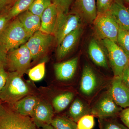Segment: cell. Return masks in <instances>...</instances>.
Listing matches in <instances>:
<instances>
[{"instance_id":"obj_28","label":"cell","mask_w":129,"mask_h":129,"mask_svg":"<svg viewBox=\"0 0 129 129\" xmlns=\"http://www.w3.org/2000/svg\"><path fill=\"white\" fill-rule=\"evenodd\" d=\"M117 44L129 57V29L119 28Z\"/></svg>"},{"instance_id":"obj_34","label":"cell","mask_w":129,"mask_h":129,"mask_svg":"<svg viewBox=\"0 0 129 129\" xmlns=\"http://www.w3.org/2000/svg\"><path fill=\"white\" fill-rule=\"evenodd\" d=\"M8 73L5 70V67H0V92L4 88L6 83Z\"/></svg>"},{"instance_id":"obj_20","label":"cell","mask_w":129,"mask_h":129,"mask_svg":"<svg viewBox=\"0 0 129 129\" xmlns=\"http://www.w3.org/2000/svg\"><path fill=\"white\" fill-rule=\"evenodd\" d=\"M37 98L27 96L11 106L18 113L24 116L31 117L36 105L39 101Z\"/></svg>"},{"instance_id":"obj_1","label":"cell","mask_w":129,"mask_h":129,"mask_svg":"<svg viewBox=\"0 0 129 129\" xmlns=\"http://www.w3.org/2000/svg\"><path fill=\"white\" fill-rule=\"evenodd\" d=\"M16 72L8 73L6 83L0 92V100L11 106L29 93L30 89Z\"/></svg>"},{"instance_id":"obj_32","label":"cell","mask_w":129,"mask_h":129,"mask_svg":"<svg viewBox=\"0 0 129 129\" xmlns=\"http://www.w3.org/2000/svg\"><path fill=\"white\" fill-rule=\"evenodd\" d=\"M3 11H4L2 12L0 14V35L5 30L9 22L12 20L8 16L7 10L5 9Z\"/></svg>"},{"instance_id":"obj_37","label":"cell","mask_w":129,"mask_h":129,"mask_svg":"<svg viewBox=\"0 0 129 129\" xmlns=\"http://www.w3.org/2000/svg\"><path fill=\"white\" fill-rule=\"evenodd\" d=\"M16 0H0V12L6 9V8L12 2Z\"/></svg>"},{"instance_id":"obj_15","label":"cell","mask_w":129,"mask_h":129,"mask_svg":"<svg viewBox=\"0 0 129 129\" xmlns=\"http://www.w3.org/2000/svg\"><path fill=\"white\" fill-rule=\"evenodd\" d=\"M78 61V57H76L54 64V71L57 79L60 81H67L71 79L76 73Z\"/></svg>"},{"instance_id":"obj_27","label":"cell","mask_w":129,"mask_h":129,"mask_svg":"<svg viewBox=\"0 0 129 129\" xmlns=\"http://www.w3.org/2000/svg\"><path fill=\"white\" fill-rule=\"evenodd\" d=\"M45 62L40 63L29 70V77L33 81L41 80L45 76Z\"/></svg>"},{"instance_id":"obj_30","label":"cell","mask_w":129,"mask_h":129,"mask_svg":"<svg viewBox=\"0 0 129 129\" xmlns=\"http://www.w3.org/2000/svg\"><path fill=\"white\" fill-rule=\"evenodd\" d=\"M55 5L58 12L68 13L73 0H51Z\"/></svg>"},{"instance_id":"obj_26","label":"cell","mask_w":129,"mask_h":129,"mask_svg":"<svg viewBox=\"0 0 129 129\" xmlns=\"http://www.w3.org/2000/svg\"><path fill=\"white\" fill-rule=\"evenodd\" d=\"M52 4L51 0H34L28 10L33 14L41 17L44 11Z\"/></svg>"},{"instance_id":"obj_11","label":"cell","mask_w":129,"mask_h":129,"mask_svg":"<svg viewBox=\"0 0 129 129\" xmlns=\"http://www.w3.org/2000/svg\"><path fill=\"white\" fill-rule=\"evenodd\" d=\"M108 91L118 106L122 109L129 107V89L121 78L114 76Z\"/></svg>"},{"instance_id":"obj_12","label":"cell","mask_w":129,"mask_h":129,"mask_svg":"<svg viewBox=\"0 0 129 129\" xmlns=\"http://www.w3.org/2000/svg\"><path fill=\"white\" fill-rule=\"evenodd\" d=\"M71 12L78 14L82 20L92 23L97 16L96 0H75Z\"/></svg>"},{"instance_id":"obj_36","label":"cell","mask_w":129,"mask_h":129,"mask_svg":"<svg viewBox=\"0 0 129 129\" xmlns=\"http://www.w3.org/2000/svg\"><path fill=\"white\" fill-rule=\"evenodd\" d=\"M121 78L129 89V63L124 70Z\"/></svg>"},{"instance_id":"obj_9","label":"cell","mask_w":129,"mask_h":129,"mask_svg":"<svg viewBox=\"0 0 129 129\" xmlns=\"http://www.w3.org/2000/svg\"><path fill=\"white\" fill-rule=\"evenodd\" d=\"M55 37L39 30L35 33L25 43L30 51L32 60L36 61L44 55L52 44Z\"/></svg>"},{"instance_id":"obj_6","label":"cell","mask_w":129,"mask_h":129,"mask_svg":"<svg viewBox=\"0 0 129 129\" xmlns=\"http://www.w3.org/2000/svg\"><path fill=\"white\" fill-rule=\"evenodd\" d=\"M32 60L30 51L25 44L8 52L7 67L9 72H16L22 76L28 71Z\"/></svg>"},{"instance_id":"obj_21","label":"cell","mask_w":129,"mask_h":129,"mask_svg":"<svg viewBox=\"0 0 129 129\" xmlns=\"http://www.w3.org/2000/svg\"><path fill=\"white\" fill-rule=\"evenodd\" d=\"M88 114H91V108L88 104L80 98L75 99L69 111L70 118L77 123L80 119Z\"/></svg>"},{"instance_id":"obj_17","label":"cell","mask_w":129,"mask_h":129,"mask_svg":"<svg viewBox=\"0 0 129 129\" xmlns=\"http://www.w3.org/2000/svg\"><path fill=\"white\" fill-rule=\"evenodd\" d=\"M17 17L30 37L40 30L41 25V18L39 16L33 14L28 10Z\"/></svg>"},{"instance_id":"obj_19","label":"cell","mask_w":129,"mask_h":129,"mask_svg":"<svg viewBox=\"0 0 129 129\" xmlns=\"http://www.w3.org/2000/svg\"><path fill=\"white\" fill-rule=\"evenodd\" d=\"M88 52L90 58L95 64L102 68H108V63L105 53L94 39H92L90 41L88 46Z\"/></svg>"},{"instance_id":"obj_7","label":"cell","mask_w":129,"mask_h":129,"mask_svg":"<svg viewBox=\"0 0 129 129\" xmlns=\"http://www.w3.org/2000/svg\"><path fill=\"white\" fill-rule=\"evenodd\" d=\"M102 42L107 50L114 76L121 78L129 63V57L116 42L107 39Z\"/></svg>"},{"instance_id":"obj_23","label":"cell","mask_w":129,"mask_h":129,"mask_svg":"<svg viewBox=\"0 0 129 129\" xmlns=\"http://www.w3.org/2000/svg\"><path fill=\"white\" fill-rule=\"evenodd\" d=\"M34 0H16L11 7L8 10L9 18L16 17L19 14L28 10Z\"/></svg>"},{"instance_id":"obj_22","label":"cell","mask_w":129,"mask_h":129,"mask_svg":"<svg viewBox=\"0 0 129 129\" xmlns=\"http://www.w3.org/2000/svg\"><path fill=\"white\" fill-rule=\"evenodd\" d=\"M74 94L71 91L64 92L58 95L53 99L52 105L56 112L64 110L73 101Z\"/></svg>"},{"instance_id":"obj_10","label":"cell","mask_w":129,"mask_h":129,"mask_svg":"<svg viewBox=\"0 0 129 129\" xmlns=\"http://www.w3.org/2000/svg\"><path fill=\"white\" fill-rule=\"evenodd\" d=\"M101 81L89 64L83 67L79 86L81 94L86 98L92 96L99 88Z\"/></svg>"},{"instance_id":"obj_18","label":"cell","mask_w":129,"mask_h":129,"mask_svg":"<svg viewBox=\"0 0 129 129\" xmlns=\"http://www.w3.org/2000/svg\"><path fill=\"white\" fill-rule=\"evenodd\" d=\"M119 28L129 29V8L114 2L109 10Z\"/></svg>"},{"instance_id":"obj_35","label":"cell","mask_w":129,"mask_h":129,"mask_svg":"<svg viewBox=\"0 0 129 129\" xmlns=\"http://www.w3.org/2000/svg\"><path fill=\"white\" fill-rule=\"evenodd\" d=\"M8 52L0 43V67L6 66Z\"/></svg>"},{"instance_id":"obj_24","label":"cell","mask_w":129,"mask_h":129,"mask_svg":"<svg viewBox=\"0 0 129 129\" xmlns=\"http://www.w3.org/2000/svg\"><path fill=\"white\" fill-rule=\"evenodd\" d=\"M51 125L54 129H78L77 123L64 116H58L53 118Z\"/></svg>"},{"instance_id":"obj_8","label":"cell","mask_w":129,"mask_h":129,"mask_svg":"<svg viewBox=\"0 0 129 129\" xmlns=\"http://www.w3.org/2000/svg\"><path fill=\"white\" fill-rule=\"evenodd\" d=\"M122 108L113 100L108 91L101 95L91 108V114L98 118H117Z\"/></svg>"},{"instance_id":"obj_38","label":"cell","mask_w":129,"mask_h":129,"mask_svg":"<svg viewBox=\"0 0 129 129\" xmlns=\"http://www.w3.org/2000/svg\"><path fill=\"white\" fill-rule=\"evenodd\" d=\"M114 2L123 6H125L124 4L129 5V0H114Z\"/></svg>"},{"instance_id":"obj_31","label":"cell","mask_w":129,"mask_h":129,"mask_svg":"<svg viewBox=\"0 0 129 129\" xmlns=\"http://www.w3.org/2000/svg\"><path fill=\"white\" fill-rule=\"evenodd\" d=\"M97 14L105 13L110 10L114 0H96Z\"/></svg>"},{"instance_id":"obj_29","label":"cell","mask_w":129,"mask_h":129,"mask_svg":"<svg viewBox=\"0 0 129 129\" xmlns=\"http://www.w3.org/2000/svg\"><path fill=\"white\" fill-rule=\"evenodd\" d=\"M78 129H92L95 125L94 116L88 114L82 117L77 122Z\"/></svg>"},{"instance_id":"obj_14","label":"cell","mask_w":129,"mask_h":129,"mask_svg":"<svg viewBox=\"0 0 129 129\" xmlns=\"http://www.w3.org/2000/svg\"><path fill=\"white\" fill-rule=\"evenodd\" d=\"M83 33V29L80 28L72 31L63 38L58 45L56 57L58 60L64 58L72 51L77 44Z\"/></svg>"},{"instance_id":"obj_39","label":"cell","mask_w":129,"mask_h":129,"mask_svg":"<svg viewBox=\"0 0 129 129\" xmlns=\"http://www.w3.org/2000/svg\"><path fill=\"white\" fill-rule=\"evenodd\" d=\"M41 128L42 129H54L51 124L44 125Z\"/></svg>"},{"instance_id":"obj_2","label":"cell","mask_w":129,"mask_h":129,"mask_svg":"<svg viewBox=\"0 0 129 129\" xmlns=\"http://www.w3.org/2000/svg\"><path fill=\"white\" fill-rule=\"evenodd\" d=\"M30 37L16 17L0 35V43L8 52L25 44Z\"/></svg>"},{"instance_id":"obj_4","label":"cell","mask_w":129,"mask_h":129,"mask_svg":"<svg viewBox=\"0 0 129 129\" xmlns=\"http://www.w3.org/2000/svg\"><path fill=\"white\" fill-rule=\"evenodd\" d=\"M95 36L98 39H108L117 43L119 27L109 11L97 14L92 23Z\"/></svg>"},{"instance_id":"obj_33","label":"cell","mask_w":129,"mask_h":129,"mask_svg":"<svg viewBox=\"0 0 129 129\" xmlns=\"http://www.w3.org/2000/svg\"><path fill=\"white\" fill-rule=\"evenodd\" d=\"M118 117L123 123L129 129V107L123 109L119 115Z\"/></svg>"},{"instance_id":"obj_3","label":"cell","mask_w":129,"mask_h":129,"mask_svg":"<svg viewBox=\"0 0 129 129\" xmlns=\"http://www.w3.org/2000/svg\"><path fill=\"white\" fill-rule=\"evenodd\" d=\"M0 129L42 128L36 125L30 117L21 115L11 106L0 104Z\"/></svg>"},{"instance_id":"obj_25","label":"cell","mask_w":129,"mask_h":129,"mask_svg":"<svg viewBox=\"0 0 129 129\" xmlns=\"http://www.w3.org/2000/svg\"><path fill=\"white\" fill-rule=\"evenodd\" d=\"M117 118H98L100 129H129L121 123Z\"/></svg>"},{"instance_id":"obj_5","label":"cell","mask_w":129,"mask_h":129,"mask_svg":"<svg viewBox=\"0 0 129 129\" xmlns=\"http://www.w3.org/2000/svg\"><path fill=\"white\" fill-rule=\"evenodd\" d=\"M82 19L73 13L58 12L57 18L52 35L57 46L66 36L73 30L81 27Z\"/></svg>"},{"instance_id":"obj_16","label":"cell","mask_w":129,"mask_h":129,"mask_svg":"<svg viewBox=\"0 0 129 129\" xmlns=\"http://www.w3.org/2000/svg\"><path fill=\"white\" fill-rule=\"evenodd\" d=\"M58 15L57 8L52 3L44 12L41 17V25L40 30L42 32L52 35Z\"/></svg>"},{"instance_id":"obj_13","label":"cell","mask_w":129,"mask_h":129,"mask_svg":"<svg viewBox=\"0 0 129 129\" xmlns=\"http://www.w3.org/2000/svg\"><path fill=\"white\" fill-rule=\"evenodd\" d=\"M53 116L51 105L46 102L39 100L30 117L38 127L42 128L44 125L51 124Z\"/></svg>"}]
</instances>
